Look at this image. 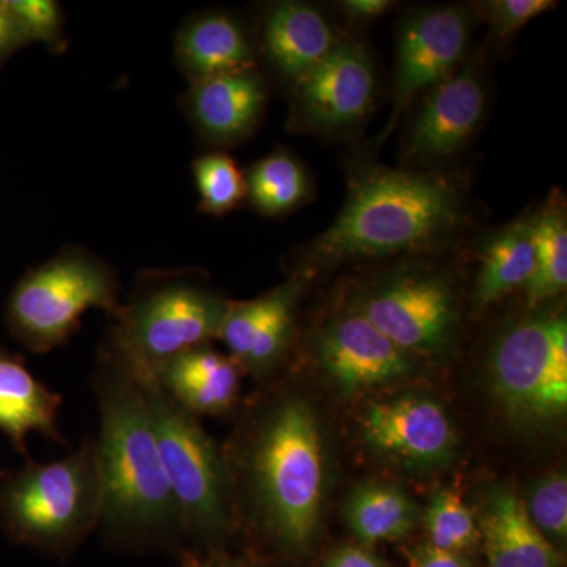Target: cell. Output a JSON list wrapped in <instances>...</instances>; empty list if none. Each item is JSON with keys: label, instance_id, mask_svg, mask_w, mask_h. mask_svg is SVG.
Segmentation results:
<instances>
[{"label": "cell", "instance_id": "52a82bcc", "mask_svg": "<svg viewBox=\"0 0 567 567\" xmlns=\"http://www.w3.org/2000/svg\"><path fill=\"white\" fill-rule=\"evenodd\" d=\"M122 303L114 271L73 249L22 276L7 305V324L31 352L47 353L69 341L85 312L100 309L115 319Z\"/></svg>", "mask_w": 567, "mask_h": 567}, {"label": "cell", "instance_id": "8fae6325", "mask_svg": "<svg viewBox=\"0 0 567 567\" xmlns=\"http://www.w3.org/2000/svg\"><path fill=\"white\" fill-rule=\"evenodd\" d=\"M470 35V14L462 7L421 11L406 21L395 52L394 110L383 137L417 93L431 91L456 73Z\"/></svg>", "mask_w": 567, "mask_h": 567}, {"label": "cell", "instance_id": "f1b7e54d", "mask_svg": "<svg viewBox=\"0 0 567 567\" xmlns=\"http://www.w3.org/2000/svg\"><path fill=\"white\" fill-rule=\"evenodd\" d=\"M24 41L58 44L62 35V13L52 0H3Z\"/></svg>", "mask_w": 567, "mask_h": 567}, {"label": "cell", "instance_id": "44dd1931", "mask_svg": "<svg viewBox=\"0 0 567 567\" xmlns=\"http://www.w3.org/2000/svg\"><path fill=\"white\" fill-rule=\"evenodd\" d=\"M175 55L192 82L254 70V51L245 29L221 13L186 22L178 33Z\"/></svg>", "mask_w": 567, "mask_h": 567}, {"label": "cell", "instance_id": "5b68a950", "mask_svg": "<svg viewBox=\"0 0 567 567\" xmlns=\"http://www.w3.org/2000/svg\"><path fill=\"white\" fill-rule=\"evenodd\" d=\"M133 372L147 404L164 472L181 509L186 551H218L234 529L224 450L205 431L199 417L182 409L163 390L155 374Z\"/></svg>", "mask_w": 567, "mask_h": 567}, {"label": "cell", "instance_id": "ac0fdd59", "mask_svg": "<svg viewBox=\"0 0 567 567\" xmlns=\"http://www.w3.org/2000/svg\"><path fill=\"white\" fill-rule=\"evenodd\" d=\"M265 100L262 78L248 70L193 82L188 107L194 125L207 140L230 144L252 132Z\"/></svg>", "mask_w": 567, "mask_h": 567}, {"label": "cell", "instance_id": "e0dca14e", "mask_svg": "<svg viewBox=\"0 0 567 567\" xmlns=\"http://www.w3.org/2000/svg\"><path fill=\"white\" fill-rule=\"evenodd\" d=\"M62 404L63 395L40 382L24 358L0 347V432L14 451L31 458L28 439L32 434L69 445L59 423Z\"/></svg>", "mask_w": 567, "mask_h": 567}, {"label": "cell", "instance_id": "f546056e", "mask_svg": "<svg viewBox=\"0 0 567 567\" xmlns=\"http://www.w3.org/2000/svg\"><path fill=\"white\" fill-rule=\"evenodd\" d=\"M557 6L558 3L551 0H492L484 3V11L495 35L498 39H507L529 21L536 20Z\"/></svg>", "mask_w": 567, "mask_h": 567}, {"label": "cell", "instance_id": "9c48e42d", "mask_svg": "<svg viewBox=\"0 0 567 567\" xmlns=\"http://www.w3.org/2000/svg\"><path fill=\"white\" fill-rule=\"evenodd\" d=\"M353 311L410 357L446 353L457 334L453 287L445 276L427 268H399L383 276Z\"/></svg>", "mask_w": 567, "mask_h": 567}, {"label": "cell", "instance_id": "277c9868", "mask_svg": "<svg viewBox=\"0 0 567 567\" xmlns=\"http://www.w3.org/2000/svg\"><path fill=\"white\" fill-rule=\"evenodd\" d=\"M103 476L87 439L59 461L0 468V527L13 543L66 558L100 527Z\"/></svg>", "mask_w": 567, "mask_h": 567}, {"label": "cell", "instance_id": "7a4b0ae2", "mask_svg": "<svg viewBox=\"0 0 567 567\" xmlns=\"http://www.w3.org/2000/svg\"><path fill=\"white\" fill-rule=\"evenodd\" d=\"M99 406L96 436L103 476L100 533L126 551L185 554L181 509L164 472L151 415L136 375L121 353L100 347L91 375Z\"/></svg>", "mask_w": 567, "mask_h": 567}, {"label": "cell", "instance_id": "2e32d148", "mask_svg": "<svg viewBox=\"0 0 567 567\" xmlns=\"http://www.w3.org/2000/svg\"><path fill=\"white\" fill-rule=\"evenodd\" d=\"M240 365L208 344L175 354L156 369L159 385L182 409L203 420L229 413L238 401Z\"/></svg>", "mask_w": 567, "mask_h": 567}, {"label": "cell", "instance_id": "e575fe53", "mask_svg": "<svg viewBox=\"0 0 567 567\" xmlns=\"http://www.w3.org/2000/svg\"><path fill=\"white\" fill-rule=\"evenodd\" d=\"M182 567H257L251 563L240 561V559L227 558L219 551L213 554H193L185 551L182 555Z\"/></svg>", "mask_w": 567, "mask_h": 567}, {"label": "cell", "instance_id": "ba28073f", "mask_svg": "<svg viewBox=\"0 0 567 567\" xmlns=\"http://www.w3.org/2000/svg\"><path fill=\"white\" fill-rule=\"evenodd\" d=\"M492 385L522 427L554 423L567 410L566 317L533 316L507 328L491 357Z\"/></svg>", "mask_w": 567, "mask_h": 567}, {"label": "cell", "instance_id": "d6986e66", "mask_svg": "<svg viewBox=\"0 0 567 567\" xmlns=\"http://www.w3.org/2000/svg\"><path fill=\"white\" fill-rule=\"evenodd\" d=\"M322 11L303 2L271 6L264 20V48L284 76L300 81L336 44Z\"/></svg>", "mask_w": 567, "mask_h": 567}, {"label": "cell", "instance_id": "1f68e13d", "mask_svg": "<svg viewBox=\"0 0 567 567\" xmlns=\"http://www.w3.org/2000/svg\"><path fill=\"white\" fill-rule=\"evenodd\" d=\"M324 567H386V565L368 546H344L336 548L324 561Z\"/></svg>", "mask_w": 567, "mask_h": 567}, {"label": "cell", "instance_id": "603a6c76", "mask_svg": "<svg viewBox=\"0 0 567 567\" xmlns=\"http://www.w3.org/2000/svg\"><path fill=\"white\" fill-rule=\"evenodd\" d=\"M344 513L347 525L364 546L402 539L415 527L417 517L415 503L402 488L382 483L353 491Z\"/></svg>", "mask_w": 567, "mask_h": 567}, {"label": "cell", "instance_id": "4dcf8cb0", "mask_svg": "<svg viewBox=\"0 0 567 567\" xmlns=\"http://www.w3.org/2000/svg\"><path fill=\"white\" fill-rule=\"evenodd\" d=\"M410 567H470L461 554L443 550L431 543L420 544L409 551Z\"/></svg>", "mask_w": 567, "mask_h": 567}, {"label": "cell", "instance_id": "4316f807", "mask_svg": "<svg viewBox=\"0 0 567 567\" xmlns=\"http://www.w3.org/2000/svg\"><path fill=\"white\" fill-rule=\"evenodd\" d=\"M194 178L200 208L210 215H224L238 207L246 197V178L233 158L210 153L194 162Z\"/></svg>", "mask_w": 567, "mask_h": 567}, {"label": "cell", "instance_id": "83f0119b", "mask_svg": "<svg viewBox=\"0 0 567 567\" xmlns=\"http://www.w3.org/2000/svg\"><path fill=\"white\" fill-rule=\"evenodd\" d=\"M527 513L544 536L565 540L567 535V481L565 475L544 477L532 488Z\"/></svg>", "mask_w": 567, "mask_h": 567}, {"label": "cell", "instance_id": "8992f818", "mask_svg": "<svg viewBox=\"0 0 567 567\" xmlns=\"http://www.w3.org/2000/svg\"><path fill=\"white\" fill-rule=\"evenodd\" d=\"M230 300L183 274L142 278L107 342L136 372L155 374L175 354L218 338Z\"/></svg>", "mask_w": 567, "mask_h": 567}, {"label": "cell", "instance_id": "30bf717a", "mask_svg": "<svg viewBox=\"0 0 567 567\" xmlns=\"http://www.w3.org/2000/svg\"><path fill=\"white\" fill-rule=\"evenodd\" d=\"M292 122L311 132H338L363 121L375 99V70L353 40L336 41L315 69L295 82Z\"/></svg>", "mask_w": 567, "mask_h": 567}, {"label": "cell", "instance_id": "ffe728a7", "mask_svg": "<svg viewBox=\"0 0 567 567\" xmlns=\"http://www.w3.org/2000/svg\"><path fill=\"white\" fill-rule=\"evenodd\" d=\"M488 567H559V555L513 491L496 488L481 517Z\"/></svg>", "mask_w": 567, "mask_h": 567}, {"label": "cell", "instance_id": "9a60e30c", "mask_svg": "<svg viewBox=\"0 0 567 567\" xmlns=\"http://www.w3.org/2000/svg\"><path fill=\"white\" fill-rule=\"evenodd\" d=\"M303 276L249 301H230L218 339L241 371L270 374L282 360L295 328V311Z\"/></svg>", "mask_w": 567, "mask_h": 567}, {"label": "cell", "instance_id": "d6a6232c", "mask_svg": "<svg viewBox=\"0 0 567 567\" xmlns=\"http://www.w3.org/2000/svg\"><path fill=\"white\" fill-rule=\"evenodd\" d=\"M391 0H344L341 10L357 22L372 21L385 14L393 7Z\"/></svg>", "mask_w": 567, "mask_h": 567}, {"label": "cell", "instance_id": "d4e9b609", "mask_svg": "<svg viewBox=\"0 0 567 567\" xmlns=\"http://www.w3.org/2000/svg\"><path fill=\"white\" fill-rule=\"evenodd\" d=\"M309 181L303 166L279 152L254 164L246 178V196L268 216L293 210L308 197Z\"/></svg>", "mask_w": 567, "mask_h": 567}, {"label": "cell", "instance_id": "7402d4cb", "mask_svg": "<svg viewBox=\"0 0 567 567\" xmlns=\"http://www.w3.org/2000/svg\"><path fill=\"white\" fill-rule=\"evenodd\" d=\"M480 259L477 308H487L527 287L536 270L535 216L517 219L492 235L483 245Z\"/></svg>", "mask_w": 567, "mask_h": 567}, {"label": "cell", "instance_id": "7c38bea8", "mask_svg": "<svg viewBox=\"0 0 567 567\" xmlns=\"http://www.w3.org/2000/svg\"><path fill=\"white\" fill-rule=\"evenodd\" d=\"M484 111L486 91L472 61L429 91L406 134V159L436 164L457 155L480 128Z\"/></svg>", "mask_w": 567, "mask_h": 567}, {"label": "cell", "instance_id": "484cf974", "mask_svg": "<svg viewBox=\"0 0 567 567\" xmlns=\"http://www.w3.org/2000/svg\"><path fill=\"white\" fill-rule=\"evenodd\" d=\"M425 528L432 546L454 554L475 546L481 537L475 517L456 488H442L432 496L425 511Z\"/></svg>", "mask_w": 567, "mask_h": 567}, {"label": "cell", "instance_id": "cb8c5ba5", "mask_svg": "<svg viewBox=\"0 0 567 567\" xmlns=\"http://www.w3.org/2000/svg\"><path fill=\"white\" fill-rule=\"evenodd\" d=\"M536 270L527 300L537 306L558 297L567 286V223L565 205L550 203L535 216Z\"/></svg>", "mask_w": 567, "mask_h": 567}, {"label": "cell", "instance_id": "4fadbf2b", "mask_svg": "<svg viewBox=\"0 0 567 567\" xmlns=\"http://www.w3.org/2000/svg\"><path fill=\"white\" fill-rule=\"evenodd\" d=\"M316 354L344 393L393 382L412 372L410 354L353 309L317 331Z\"/></svg>", "mask_w": 567, "mask_h": 567}, {"label": "cell", "instance_id": "3957f363", "mask_svg": "<svg viewBox=\"0 0 567 567\" xmlns=\"http://www.w3.org/2000/svg\"><path fill=\"white\" fill-rule=\"evenodd\" d=\"M461 188L432 173L368 166L350 178L344 207L306 249L308 267L423 252L461 233Z\"/></svg>", "mask_w": 567, "mask_h": 567}, {"label": "cell", "instance_id": "836d02e7", "mask_svg": "<svg viewBox=\"0 0 567 567\" xmlns=\"http://www.w3.org/2000/svg\"><path fill=\"white\" fill-rule=\"evenodd\" d=\"M22 43L25 41L22 39L17 22L11 18L3 0H0V59Z\"/></svg>", "mask_w": 567, "mask_h": 567}, {"label": "cell", "instance_id": "6da1fadb", "mask_svg": "<svg viewBox=\"0 0 567 567\" xmlns=\"http://www.w3.org/2000/svg\"><path fill=\"white\" fill-rule=\"evenodd\" d=\"M224 450L234 528L245 522L284 555L308 551L324 494L323 440L312 406L295 393L268 395Z\"/></svg>", "mask_w": 567, "mask_h": 567}, {"label": "cell", "instance_id": "5bb4252c", "mask_svg": "<svg viewBox=\"0 0 567 567\" xmlns=\"http://www.w3.org/2000/svg\"><path fill=\"white\" fill-rule=\"evenodd\" d=\"M363 434L377 453L416 466L443 464L456 442L446 410L423 395H404L369 405Z\"/></svg>", "mask_w": 567, "mask_h": 567}]
</instances>
